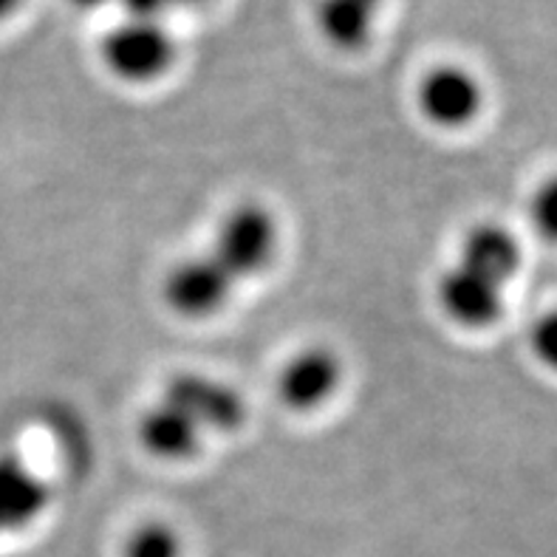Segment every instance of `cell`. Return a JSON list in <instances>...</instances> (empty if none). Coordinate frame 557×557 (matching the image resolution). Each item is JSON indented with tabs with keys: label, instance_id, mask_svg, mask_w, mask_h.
Segmentation results:
<instances>
[{
	"label": "cell",
	"instance_id": "cell-1",
	"mask_svg": "<svg viewBox=\"0 0 557 557\" xmlns=\"http://www.w3.org/2000/svg\"><path fill=\"white\" fill-rule=\"evenodd\" d=\"M277 249V224L261 205L235 207L219 226L210 255L230 275L249 277L261 272Z\"/></svg>",
	"mask_w": 557,
	"mask_h": 557
},
{
	"label": "cell",
	"instance_id": "cell-2",
	"mask_svg": "<svg viewBox=\"0 0 557 557\" xmlns=\"http://www.w3.org/2000/svg\"><path fill=\"white\" fill-rule=\"evenodd\" d=\"M102 63L125 83H150L173 63V40L162 23L125 17L102 37Z\"/></svg>",
	"mask_w": 557,
	"mask_h": 557
},
{
	"label": "cell",
	"instance_id": "cell-3",
	"mask_svg": "<svg viewBox=\"0 0 557 557\" xmlns=\"http://www.w3.org/2000/svg\"><path fill=\"white\" fill-rule=\"evenodd\" d=\"M162 403L182 410L198 431H235L247 417L238 391L205 374H176L168 382Z\"/></svg>",
	"mask_w": 557,
	"mask_h": 557
},
{
	"label": "cell",
	"instance_id": "cell-4",
	"mask_svg": "<svg viewBox=\"0 0 557 557\" xmlns=\"http://www.w3.org/2000/svg\"><path fill=\"white\" fill-rule=\"evenodd\" d=\"M235 277L210 252L176 263L164 277V300L184 318H210L224 309Z\"/></svg>",
	"mask_w": 557,
	"mask_h": 557
},
{
	"label": "cell",
	"instance_id": "cell-5",
	"mask_svg": "<svg viewBox=\"0 0 557 557\" xmlns=\"http://www.w3.org/2000/svg\"><path fill=\"white\" fill-rule=\"evenodd\" d=\"M484 106L479 79L459 65H438L419 85V108L438 127H465Z\"/></svg>",
	"mask_w": 557,
	"mask_h": 557
},
{
	"label": "cell",
	"instance_id": "cell-6",
	"mask_svg": "<svg viewBox=\"0 0 557 557\" xmlns=\"http://www.w3.org/2000/svg\"><path fill=\"white\" fill-rule=\"evenodd\" d=\"M438 304L456 323L484 329L504 314V286L456 263L438 277Z\"/></svg>",
	"mask_w": 557,
	"mask_h": 557
},
{
	"label": "cell",
	"instance_id": "cell-7",
	"mask_svg": "<svg viewBox=\"0 0 557 557\" xmlns=\"http://www.w3.org/2000/svg\"><path fill=\"white\" fill-rule=\"evenodd\" d=\"M339 376H343V366L337 354L325 348H306L292 357L281 371L277 394H281V403L289 405L292 410H314L325 399H332Z\"/></svg>",
	"mask_w": 557,
	"mask_h": 557
},
{
	"label": "cell",
	"instance_id": "cell-8",
	"mask_svg": "<svg viewBox=\"0 0 557 557\" xmlns=\"http://www.w3.org/2000/svg\"><path fill=\"white\" fill-rule=\"evenodd\" d=\"M49 504V487L23 465L21 456L0 453V535L35 521Z\"/></svg>",
	"mask_w": 557,
	"mask_h": 557
},
{
	"label": "cell",
	"instance_id": "cell-9",
	"mask_svg": "<svg viewBox=\"0 0 557 557\" xmlns=\"http://www.w3.org/2000/svg\"><path fill=\"white\" fill-rule=\"evenodd\" d=\"M459 263L490 277L498 286H507L509 277L521 267V244L504 226L479 224L461 240Z\"/></svg>",
	"mask_w": 557,
	"mask_h": 557
},
{
	"label": "cell",
	"instance_id": "cell-10",
	"mask_svg": "<svg viewBox=\"0 0 557 557\" xmlns=\"http://www.w3.org/2000/svg\"><path fill=\"white\" fill-rule=\"evenodd\" d=\"M139 436L141 445L148 447L153 456L170 461L193 456L198 450V442H201L198 424L168 403H159L156 408L145 410L139 422Z\"/></svg>",
	"mask_w": 557,
	"mask_h": 557
},
{
	"label": "cell",
	"instance_id": "cell-11",
	"mask_svg": "<svg viewBox=\"0 0 557 557\" xmlns=\"http://www.w3.org/2000/svg\"><path fill=\"white\" fill-rule=\"evenodd\" d=\"M376 9L366 0H320L318 23L337 49H362L374 28Z\"/></svg>",
	"mask_w": 557,
	"mask_h": 557
},
{
	"label": "cell",
	"instance_id": "cell-12",
	"mask_svg": "<svg viewBox=\"0 0 557 557\" xmlns=\"http://www.w3.org/2000/svg\"><path fill=\"white\" fill-rule=\"evenodd\" d=\"M122 557H182V544L164 523H145L127 537Z\"/></svg>",
	"mask_w": 557,
	"mask_h": 557
},
{
	"label": "cell",
	"instance_id": "cell-13",
	"mask_svg": "<svg viewBox=\"0 0 557 557\" xmlns=\"http://www.w3.org/2000/svg\"><path fill=\"white\" fill-rule=\"evenodd\" d=\"M530 215L537 233L552 240V244H557V176L541 184V190L532 198Z\"/></svg>",
	"mask_w": 557,
	"mask_h": 557
},
{
	"label": "cell",
	"instance_id": "cell-14",
	"mask_svg": "<svg viewBox=\"0 0 557 557\" xmlns=\"http://www.w3.org/2000/svg\"><path fill=\"white\" fill-rule=\"evenodd\" d=\"M532 351L546 368L557 371V309L532 325Z\"/></svg>",
	"mask_w": 557,
	"mask_h": 557
},
{
	"label": "cell",
	"instance_id": "cell-15",
	"mask_svg": "<svg viewBox=\"0 0 557 557\" xmlns=\"http://www.w3.org/2000/svg\"><path fill=\"white\" fill-rule=\"evenodd\" d=\"M125 9L127 21H150L162 23L164 12H168L176 0H116Z\"/></svg>",
	"mask_w": 557,
	"mask_h": 557
},
{
	"label": "cell",
	"instance_id": "cell-16",
	"mask_svg": "<svg viewBox=\"0 0 557 557\" xmlns=\"http://www.w3.org/2000/svg\"><path fill=\"white\" fill-rule=\"evenodd\" d=\"M23 0H0V21H7V17H12L17 9H21Z\"/></svg>",
	"mask_w": 557,
	"mask_h": 557
},
{
	"label": "cell",
	"instance_id": "cell-17",
	"mask_svg": "<svg viewBox=\"0 0 557 557\" xmlns=\"http://www.w3.org/2000/svg\"><path fill=\"white\" fill-rule=\"evenodd\" d=\"M71 3L79 9H94V7H102V3H108V0H71Z\"/></svg>",
	"mask_w": 557,
	"mask_h": 557
},
{
	"label": "cell",
	"instance_id": "cell-18",
	"mask_svg": "<svg viewBox=\"0 0 557 557\" xmlns=\"http://www.w3.org/2000/svg\"><path fill=\"white\" fill-rule=\"evenodd\" d=\"M176 3H184V7H193V3H205V0H176Z\"/></svg>",
	"mask_w": 557,
	"mask_h": 557
},
{
	"label": "cell",
	"instance_id": "cell-19",
	"mask_svg": "<svg viewBox=\"0 0 557 557\" xmlns=\"http://www.w3.org/2000/svg\"><path fill=\"white\" fill-rule=\"evenodd\" d=\"M366 3H368V7H380V3H382V0H366Z\"/></svg>",
	"mask_w": 557,
	"mask_h": 557
}]
</instances>
